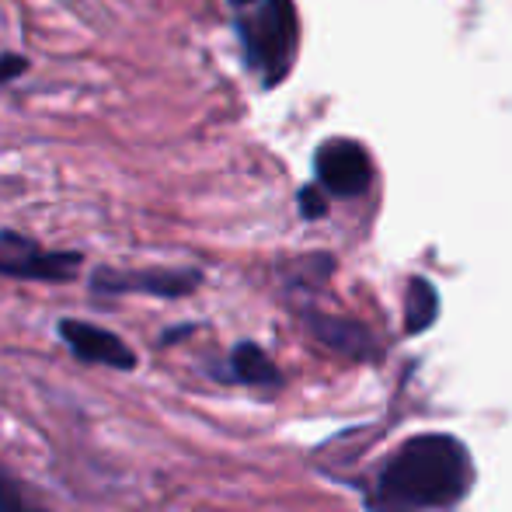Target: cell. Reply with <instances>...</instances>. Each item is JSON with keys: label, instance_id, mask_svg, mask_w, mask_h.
Returning a JSON list of instances; mask_svg holds the SVG:
<instances>
[{"label": "cell", "instance_id": "obj_1", "mask_svg": "<svg viewBox=\"0 0 512 512\" xmlns=\"http://www.w3.org/2000/svg\"><path fill=\"white\" fill-rule=\"evenodd\" d=\"M471 453L443 432L411 436L380 467L377 492L398 509H450L471 488Z\"/></svg>", "mask_w": 512, "mask_h": 512}, {"label": "cell", "instance_id": "obj_2", "mask_svg": "<svg viewBox=\"0 0 512 512\" xmlns=\"http://www.w3.org/2000/svg\"><path fill=\"white\" fill-rule=\"evenodd\" d=\"M241 39L248 46V60L276 84L286 77L297 49V11L290 0H265L251 18H241Z\"/></svg>", "mask_w": 512, "mask_h": 512}, {"label": "cell", "instance_id": "obj_3", "mask_svg": "<svg viewBox=\"0 0 512 512\" xmlns=\"http://www.w3.org/2000/svg\"><path fill=\"white\" fill-rule=\"evenodd\" d=\"M81 269L77 251H46L21 234H0V276L42 279V283H67Z\"/></svg>", "mask_w": 512, "mask_h": 512}, {"label": "cell", "instance_id": "obj_4", "mask_svg": "<svg viewBox=\"0 0 512 512\" xmlns=\"http://www.w3.org/2000/svg\"><path fill=\"white\" fill-rule=\"evenodd\" d=\"M203 283L196 269H147V272H115L98 269L91 276V290L98 293H147V297H185Z\"/></svg>", "mask_w": 512, "mask_h": 512}, {"label": "cell", "instance_id": "obj_5", "mask_svg": "<svg viewBox=\"0 0 512 512\" xmlns=\"http://www.w3.org/2000/svg\"><path fill=\"white\" fill-rule=\"evenodd\" d=\"M317 178L335 196H363L373 178L370 157L359 143L331 140L317 150Z\"/></svg>", "mask_w": 512, "mask_h": 512}, {"label": "cell", "instance_id": "obj_6", "mask_svg": "<svg viewBox=\"0 0 512 512\" xmlns=\"http://www.w3.org/2000/svg\"><path fill=\"white\" fill-rule=\"evenodd\" d=\"M60 338L70 345V352H74L77 359H84V363L112 366V370H133L136 366V352L129 349L119 335H112V331L98 328V324H91V321H74V317H67V321H60Z\"/></svg>", "mask_w": 512, "mask_h": 512}, {"label": "cell", "instance_id": "obj_7", "mask_svg": "<svg viewBox=\"0 0 512 512\" xmlns=\"http://www.w3.org/2000/svg\"><path fill=\"white\" fill-rule=\"evenodd\" d=\"M307 328L324 349L338 352V356H349V359L377 356V338H373L359 321L335 317V314H307Z\"/></svg>", "mask_w": 512, "mask_h": 512}, {"label": "cell", "instance_id": "obj_8", "mask_svg": "<svg viewBox=\"0 0 512 512\" xmlns=\"http://www.w3.org/2000/svg\"><path fill=\"white\" fill-rule=\"evenodd\" d=\"M230 380L248 384V387H276L279 370L255 342H241L230 352Z\"/></svg>", "mask_w": 512, "mask_h": 512}, {"label": "cell", "instance_id": "obj_9", "mask_svg": "<svg viewBox=\"0 0 512 512\" xmlns=\"http://www.w3.org/2000/svg\"><path fill=\"white\" fill-rule=\"evenodd\" d=\"M439 317V293L429 279L415 276L405 290V331L408 335H422L425 328H432Z\"/></svg>", "mask_w": 512, "mask_h": 512}, {"label": "cell", "instance_id": "obj_10", "mask_svg": "<svg viewBox=\"0 0 512 512\" xmlns=\"http://www.w3.org/2000/svg\"><path fill=\"white\" fill-rule=\"evenodd\" d=\"M300 209H304L307 220H317V216H324L328 203H324V196L317 189H304L300 192Z\"/></svg>", "mask_w": 512, "mask_h": 512}, {"label": "cell", "instance_id": "obj_11", "mask_svg": "<svg viewBox=\"0 0 512 512\" xmlns=\"http://www.w3.org/2000/svg\"><path fill=\"white\" fill-rule=\"evenodd\" d=\"M234 4H255V0H234Z\"/></svg>", "mask_w": 512, "mask_h": 512}, {"label": "cell", "instance_id": "obj_12", "mask_svg": "<svg viewBox=\"0 0 512 512\" xmlns=\"http://www.w3.org/2000/svg\"><path fill=\"white\" fill-rule=\"evenodd\" d=\"M28 512H46V509H35V506H28Z\"/></svg>", "mask_w": 512, "mask_h": 512}]
</instances>
